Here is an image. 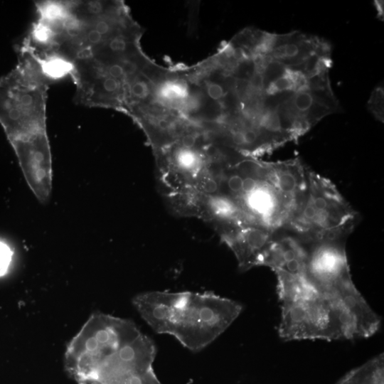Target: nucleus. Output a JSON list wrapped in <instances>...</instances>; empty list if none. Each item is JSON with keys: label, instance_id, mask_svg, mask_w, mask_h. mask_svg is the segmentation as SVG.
<instances>
[{"label": "nucleus", "instance_id": "nucleus-11", "mask_svg": "<svg viewBox=\"0 0 384 384\" xmlns=\"http://www.w3.org/2000/svg\"><path fill=\"white\" fill-rule=\"evenodd\" d=\"M329 50L327 44L317 38L307 37L296 31L284 35L274 34L272 45L267 55L272 60L290 68L301 66L314 54L327 57Z\"/></svg>", "mask_w": 384, "mask_h": 384}, {"label": "nucleus", "instance_id": "nucleus-17", "mask_svg": "<svg viewBox=\"0 0 384 384\" xmlns=\"http://www.w3.org/2000/svg\"><path fill=\"white\" fill-rule=\"evenodd\" d=\"M85 384H102L100 383V382L95 380H90V383H85Z\"/></svg>", "mask_w": 384, "mask_h": 384}, {"label": "nucleus", "instance_id": "nucleus-9", "mask_svg": "<svg viewBox=\"0 0 384 384\" xmlns=\"http://www.w3.org/2000/svg\"><path fill=\"white\" fill-rule=\"evenodd\" d=\"M338 309L343 339L367 338L377 332L380 319L357 289L352 279L327 294Z\"/></svg>", "mask_w": 384, "mask_h": 384}, {"label": "nucleus", "instance_id": "nucleus-2", "mask_svg": "<svg viewBox=\"0 0 384 384\" xmlns=\"http://www.w3.org/2000/svg\"><path fill=\"white\" fill-rule=\"evenodd\" d=\"M134 303L155 332L173 336L192 351L214 341L242 310L239 302L212 292H148Z\"/></svg>", "mask_w": 384, "mask_h": 384}, {"label": "nucleus", "instance_id": "nucleus-15", "mask_svg": "<svg viewBox=\"0 0 384 384\" xmlns=\"http://www.w3.org/2000/svg\"><path fill=\"white\" fill-rule=\"evenodd\" d=\"M11 257L12 252L9 247L0 241V276L4 275L7 272Z\"/></svg>", "mask_w": 384, "mask_h": 384}, {"label": "nucleus", "instance_id": "nucleus-8", "mask_svg": "<svg viewBox=\"0 0 384 384\" xmlns=\"http://www.w3.org/2000/svg\"><path fill=\"white\" fill-rule=\"evenodd\" d=\"M10 144L31 190L41 203H46L51 193L53 176L47 131Z\"/></svg>", "mask_w": 384, "mask_h": 384}, {"label": "nucleus", "instance_id": "nucleus-10", "mask_svg": "<svg viewBox=\"0 0 384 384\" xmlns=\"http://www.w3.org/2000/svg\"><path fill=\"white\" fill-rule=\"evenodd\" d=\"M155 357L142 348L119 352L100 366L94 380L102 384H162L152 367Z\"/></svg>", "mask_w": 384, "mask_h": 384}, {"label": "nucleus", "instance_id": "nucleus-5", "mask_svg": "<svg viewBox=\"0 0 384 384\" xmlns=\"http://www.w3.org/2000/svg\"><path fill=\"white\" fill-rule=\"evenodd\" d=\"M280 304L278 333L283 340L343 339L338 311L329 294L314 291Z\"/></svg>", "mask_w": 384, "mask_h": 384}, {"label": "nucleus", "instance_id": "nucleus-1", "mask_svg": "<svg viewBox=\"0 0 384 384\" xmlns=\"http://www.w3.org/2000/svg\"><path fill=\"white\" fill-rule=\"evenodd\" d=\"M210 178L215 190L201 208L220 234L241 228L275 233L285 228L304 198L307 167L299 159L265 162L241 156L222 164Z\"/></svg>", "mask_w": 384, "mask_h": 384}, {"label": "nucleus", "instance_id": "nucleus-14", "mask_svg": "<svg viewBox=\"0 0 384 384\" xmlns=\"http://www.w3.org/2000/svg\"><path fill=\"white\" fill-rule=\"evenodd\" d=\"M368 110L375 117L383 122V87H378L371 93L368 102Z\"/></svg>", "mask_w": 384, "mask_h": 384}, {"label": "nucleus", "instance_id": "nucleus-16", "mask_svg": "<svg viewBox=\"0 0 384 384\" xmlns=\"http://www.w3.org/2000/svg\"><path fill=\"white\" fill-rule=\"evenodd\" d=\"M374 2H375V8L377 9V11H378V14L380 19H382L383 21V1H375Z\"/></svg>", "mask_w": 384, "mask_h": 384}, {"label": "nucleus", "instance_id": "nucleus-3", "mask_svg": "<svg viewBox=\"0 0 384 384\" xmlns=\"http://www.w3.org/2000/svg\"><path fill=\"white\" fill-rule=\"evenodd\" d=\"M358 221V213L336 186L308 168L304 198L295 215L281 230L305 244H314L325 242L329 230Z\"/></svg>", "mask_w": 384, "mask_h": 384}, {"label": "nucleus", "instance_id": "nucleus-7", "mask_svg": "<svg viewBox=\"0 0 384 384\" xmlns=\"http://www.w3.org/2000/svg\"><path fill=\"white\" fill-rule=\"evenodd\" d=\"M307 255L303 276L317 291L329 294L351 279L346 242L305 244Z\"/></svg>", "mask_w": 384, "mask_h": 384}, {"label": "nucleus", "instance_id": "nucleus-12", "mask_svg": "<svg viewBox=\"0 0 384 384\" xmlns=\"http://www.w3.org/2000/svg\"><path fill=\"white\" fill-rule=\"evenodd\" d=\"M383 355L351 370L336 384H383Z\"/></svg>", "mask_w": 384, "mask_h": 384}, {"label": "nucleus", "instance_id": "nucleus-13", "mask_svg": "<svg viewBox=\"0 0 384 384\" xmlns=\"http://www.w3.org/2000/svg\"><path fill=\"white\" fill-rule=\"evenodd\" d=\"M294 92V82L292 70L287 68L285 73L272 81L265 90V96H272L282 92Z\"/></svg>", "mask_w": 384, "mask_h": 384}, {"label": "nucleus", "instance_id": "nucleus-6", "mask_svg": "<svg viewBox=\"0 0 384 384\" xmlns=\"http://www.w3.org/2000/svg\"><path fill=\"white\" fill-rule=\"evenodd\" d=\"M73 63L70 78L75 85L76 104L124 112L127 82L114 77L106 65L90 56L76 58Z\"/></svg>", "mask_w": 384, "mask_h": 384}, {"label": "nucleus", "instance_id": "nucleus-4", "mask_svg": "<svg viewBox=\"0 0 384 384\" xmlns=\"http://www.w3.org/2000/svg\"><path fill=\"white\" fill-rule=\"evenodd\" d=\"M48 87L18 65L0 78V124L9 142L46 131Z\"/></svg>", "mask_w": 384, "mask_h": 384}]
</instances>
